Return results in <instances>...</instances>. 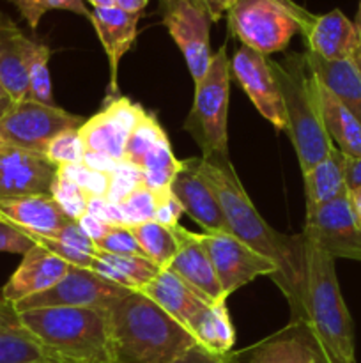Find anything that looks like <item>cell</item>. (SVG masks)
<instances>
[{"label": "cell", "mask_w": 361, "mask_h": 363, "mask_svg": "<svg viewBox=\"0 0 361 363\" xmlns=\"http://www.w3.org/2000/svg\"><path fill=\"white\" fill-rule=\"evenodd\" d=\"M115 6L130 13H144L147 0H115Z\"/></svg>", "instance_id": "816d5d0a"}, {"label": "cell", "mask_w": 361, "mask_h": 363, "mask_svg": "<svg viewBox=\"0 0 361 363\" xmlns=\"http://www.w3.org/2000/svg\"><path fill=\"white\" fill-rule=\"evenodd\" d=\"M345 181L349 191L361 188V156L360 158H347Z\"/></svg>", "instance_id": "f907efd6"}, {"label": "cell", "mask_w": 361, "mask_h": 363, "mask_svg": "<svg viewBox=\"0 0 361 363\" xmlns=\"http://www.w3.org/2000/svg\"><path fill=\"white\" fill-rule=\"evenodd\" d=\"M117 206H119L120 213H122L126 227L140 225V223L154 222L156 220L158 201H156L154 191L149 190L144 183L138 184V186Z\"/></svg>", "instance_id": "e575fe53"}, {"label": "cell", "mask_w": 361, "mask_h": 363, "mask_svg": "<svg viewBox=\"0 0 361 363\" xmlns=\"http://www.w3.org/2000/svg\"><path fill=\"white\" fill-rule=\"evenodd\" d=\"M69 262L35 243L23 255L21 264L2 287V301L13 305L25 298L42 293L55 286L69 272Z\"/></svg>", "instance_id": "d6986e66"}, {"label": "cell", "mask_w": 361, "mask_h": 363, "mask_svg": "<svg viewBox=\"0 0 361 363\" xmlns=\"http://www.w3.org/2000/svg\"><path fill=\"white\" fill-rule=\"evenodd\" d=\"M319 101H321L322 121L331 138L333 145L338 147L347 158L361 156V123L357 117L329 91L317 82Z\"/></svg>", "instance_id": "83f0119b"}, {"label": "cell", "mask_w": 361, "mask_h": 363, "mask_svg": "<svg viewBox=\"0 0 361 363\" xmlns=\"http://www.w3.org/2000/svg\"><path fill=\"white\" fill-rule=\"evenodd\" d=\"M76 223H78V227H80V229L84 230V233L87 234L92 241H94V243L98 240H101V238L105 236L110 229H112V225L105 223L103 220L96 218V216H92L91 213H84V215L76 220Z\"/></svg>", "instance_id": "7dc6e473"}, {"label": "cell", "mask_w": 361, "mask_h": 363, "mask_svg": "<svg viewBox=\"0 0 361 363\" xmlns=\"http://www.w3.org/2000/svg\"><path fill=\"white\" fill-rule=\"evenodd\" d=\"M200 238L227 298L257 277L269 275L275 279L278 275L275 262L255 252L232 234L202 233Z\"/></svg>", "instance_id": "7c38bea8"}, {"label": "cell", "mask_w": 361, "mask_h": 363, "mask_svg": "<svg viewBox=\"0 0 361 363\" xmlns=\"http://www.w3.org/2000/svg\"><path fill=\"white\" fill-rule=\"evenodd\" d=\"M27 233V230H25ZM28 236L34 240V243L41 245L45 247L46 250H50L52 254H55L57 257L64 259L66 262H69L71 266H80V268H92V262H94V255L87 254V252H81L78 248L71 247V245L62 243L59 240H53V238L48 236H41V234H34V233H27Z\"/></svg>", "instance_id": "60d3db41"}, {"label": "cell", "mask_w": 361, "mask_h": 363, "mask_svg": "<svg viewBox=\"0 0 361 363\" xmlns=\"http://www.w3.org/2000/svg\"><path fill=\"white\" fill-rule=\"evenodd\" d=\"M9 2L16 7L20 16L27 21L32 30H35L41 18L53 9L69 11V13L80 14L85 18L91 16V11L85 6V0H9Z\"/></svg>", "instance_id": "836d02e7"}, {"label": "cell", "mask_w": 361, "mask_h": 363, "mask_svg": "<svg viewBox=\"0 0 361 363\" xmlns=\"http://www.w3.org/2000/svg\"><path fill=\"white\" fill-rule=\"evenodd\" d=\"M227 18L229 30L265 57L285 50L299 32L289 0H239Z\"/></svg>", "instance_id": "52a82bcc"}, {"label": "cell", "mask_w": 361, "mask_h": 363, "mask_svg": "<svg viewBox=\"0 0 361 363\" xmlns=\"http://www.w3.org/2000/svg\"><path fill=\"white\" fill-rule=\"evenodd\" d=\"M55 176L57 165L45 155L0 145V201L34 195L52 197Z\"/></svg>", "instance_id": "2e32d148"}, {"label": "cell", "mask_w": 361, "mask_h": 363, "mask_svg": "<svg viewBox=\"0 0 361 363\" xmlns=\"http://www.w3.org/2000/svg\"><path fill=\"white\" fill-rule=\"evenodd\" d=\"M303 245V296L292 323L303 326L322 363H357L353 319L340 291L335 259L304 238Z\"/></svg>", "instance_id": "7a4b0ae2"}, {"label": "cell", "mask_w": 361, "mask_h": 363, "mask_svg": "<svg viewBox=\"0 0 361 363\" xmlns=\"http://www.w3.org/2000/svg\"><path fill=\"white\" fill-rule=\"evenodd\" d=\"M230 60L225 45L212 55L205 77L195 85L193 106L184 121V130L193 137L205 160L229 158Z\"/></svg>", "instance_id": "8992f818"}, {"label": "cell", "mask_w": 361, "mask_h": 363, "mask_svg": "<svg viewBox=\"0 0 361 363\" xmlns=\"http://www.w3.org/2000/svg\"><path fill=\"white\" fill-rule=\"evenodd\" d=\"M91 269L101 275L103 279L130 291H140L145 284L151 282L161 272V268L147 257L112 255L106 252H98L94 255Z\"/></svg>", "instance_id": "f1b7e54d"}, {"label": "cell", "mask_w": 361, "mask_h": 363, "mask_svg": "<svg viewBox=\"0 0 361 363\" xmlns=\"http://www.w3.org/2000/svg\"><path fill=\"white\" fill-rule=\"evenodd\" d=\"M140 13H130L120 7H92L91 20L110 64V98L117 96V69L119 62L137 39V25Z\"/></svg>", "instance_id": "44dd1931"}, {"label": "cell", "mask_w": 361, "mask_h": 363, "mask_svg": "<svg viewBox=\"0 0 361 363\" xmlns=\"http://www.w3.org/2000/svg\"><path fill=\"white\" fill-rule=\"evenodd\" d=\"M172 363H232V351L230 353H214V351H209L207 347L200 346V344H195Z\"/></svg>", "instance_id": "f6af8a7d"}, {"label": "cell", "mask_w": 361, "mask_h": 363, "mask_svg": "<svg viewBox=\"0 0 361 363\" xmlns=\"http://www.w3.org/2000/svg\"><path fill=\"white\" fill-rule=\"evenodd\" d=\"M184 213L183 206L177 201L176 197L170 191L168 197L158 201V209H156V222L161 223V225L168 227V229H176L179 225V218Z\"/></svg>", "instance_id": "bcb514c9"}, {"label": "cell", "mask_w": 361, "mask_h": 363, "mask_svg": "<svg viewBox=\"0 0 361 363\" xmlns=\"http://www.w3.org/2000/svg\"><path fill=\"white\" fill-rule=\"evenodd\" d=\"M7 98H9V96H7V92L4 91L2 84H0V99H7Z\"/></svg>", "instance_id": "6f0895ef"}, {"label": "cell", "mask_w": 361, "mask_h": 363, "mask_svg": "<svg viewBox=\"0 0 361 363\" xmlns=\"http://www.w3.org/2000/svg\"><path fill=\"white\" fill-rule=\"evenodd\" d=\"M115 363H172L197 344L190 330L140 291L106 305Z\"/></svg>", "instance_id": "3957f363"}, {"label": "cell", "mask_w": 361, "mask_h": 363, "mask_svg": "<svg viewBox=\"0 0 361 363\" xmlns=\"http://www.w3.org/2000/svg\"><path fill=\"white\" fill-rule=\"evenodd\" d=\"M34 245V240L25 230L0 216V252L25 255Z\"/></svg>", "instance_id": "b9f144b4"}, {"label": "cell", "mask_w": 361, "mask_h": 363, "mask_svg": "<svg viewBox=\"0 0 361 363\" xmlns=\"http://www.w3.org/2000/svg\"><path fill=\"white\" fill-rule=\"evenodd\" d=\"M232 363H322L310 337L297 323L278 335L241 353H232Z\"/></svg>", "instance_id": "603a6c76"}, {"label": "cell", "mask_w": 361, "mask_h": 363, "mask_svg": "<svg viewBox=\"0 0 361 363\" xmlns=\"http://www.w3.org/2000/svg\"><path fill=\"white\" fill-rule=\"evenodd\" d=\"M11 103H13V101H11L9 98H7V99H0V117H2L4 112H6V110L9 108Z\"/></svg>", "instance_id": "11a10c76"}, {"label": "cell", "mask_w": 361, "mask_h": 363, "mask_svg": "<svg viewBox=\"0 0 361 363\" xmlns=\"http://www.w3.org/2000/svg\"><path fill=\"white\" fill-rule=\"evenodd\" d=\"M57 174L71 183L78 184L88 197L106 199L110 188L108 174L98 172V170L88 169L84 163H71V165L57 167Z\"/></svg>", "instance_id": "d590c367"}, {"label": "cell", "mask_w": 361, "mask_h": 363, "mask_svg": "<svg viewBox=\"0 0 361 363\" xmlns=\"http://www.w3.org/2000/svg\"><path fill=\"white\" fill-rule=\"evenodd\" d=\"M170 191L180 202L184 213H188L204 233L230 234V227L214 191L195 172L190 160L180 162V170L173 177Z\"/></svg>", "instance_id": "ac0fdd59"}, {"label": "cell", "mask_w": 361, "mask_h": 363, "mask_svg": "<svg viewBox=\"0 0 361 363\" xmlns=\"http://www.w3.org/2000/svg\"><path fill=\"white\" fill-rule=\"evenodd\" d=\"M195 172L211 186L218 199L230 234L253 248L260 255L273 261L278 268L275 284L287 298L292 311V318L299 314L301 296L304 286V245L303 236H285L280 234L258 215L255 206L229 158H190Z\"/></svg>", "instance_id": "6da1fadb"}, {"label": "cell", "mask_w": 361, "mask_h": 363, "mask_svg": "<svg viewBox=\"0 0 361 363\" xmlns=\"http://www.w3.org/2000/svg\"><path fill=\"white\" fill-rule=\"evenodd\" d=\"M0 216L9 220L21 230L48 238L74 222L52 197L45 195L0 201Z\"/></svg>", "instance_id": "cb8c5ba5"}, {"label": "cell", "mask_w": 361, "mask_h": 363, "mask_svg": "<svg viewBox=\"0 0 361 363\" xmlns=\"http://www.w3.org/2000/svg\"><path fill=\"white\" fill-rule=\"evenodd\" d=\"M163 23L184 55L195 85L211 64V18L193 0H159Z\"/></svg>", "instance_id": "8fae6325"}, {"label": "cell", "mask_w": 361, "mask_h": 363, "mask_svg": "<svg viewBox=\"0 0 361 363\" xmlns=\"http://www.w3.org/2000/svg\"><path fill=\"white\" fill-rule=\"evenodd\" d=\"M130 230L142 250L145 252L147 259H151L161 269L168 268L177 252V241L172 229L154 220V222H145L140 225H131Z\"/></svg>", "instance_id": "4dcf8cb0"}, {"label": "cell", "mask_w": 361, "mask_h": 363, "mask_svg": "<svg viewBox=\"0 0 361 363\" xmlns=\"http://www.w3.org/2000/svg\"><path fill=\"white\" fill-rule=\"evenodd\" d=\"M140 293L151 298L158 307L186 328L191 319L209 305L170 269H161L151 282L142 287Z\"/></svg>", "instance_id": "d4e9b609"}, {"label": "cell", "mask_w": 361, "mask_h": 363, "mask_svg": "<svg viewBox=\"0 0 361 363\" xmlns=\"http://www.w3.org/2000/svg\"><path fill=\"white\" fill-rule=\"evenodd\" d=\"M165 137L166 133L163 131L158 119H156L152 113L145 112V116L142 117L140 123L137 124L133 133L130 135V140H127L126 144V151H124V162L133 165L134 169H138L142 160H144L145 156L152 151V147Z\"/></svg>", "instance_id": "d6a6232c"}, {"label": "cell", "mask_w": 361, "mask_h": 363, "mask_svg": "<svg viewBox=\"0 0 361 363\" xmlns=\"http://www.w3.org/2000/svg\"><path fill=\"white\" fill-rule=\"evenodd\" d=\"M96 248L99 252H106L112 255H137V257H147L138 241L134 240L130 227L115 225L101 238L96 241Z\"/></svg>", "instance_id": "f35d334b"}, {"label": "cell", "mask_w": 361, "mask_h": 363, "mask_svg": "<svg viewBox=\"0 0 361 363\" xmlns=\"http://www.w3.org/2000/svg\"><path fill=\"white\" fill-rule=\"evenodd\" d=\"M52 199L60 206L64 213L71 220L76 222L84 213H87L88 195L81 190L78 184L64 179L59 174L55 176V181L52 184Z\"/></svg>", "instance_id": "74e56055"}, {"label": "cell", "mask_w": 361, "mask_h": 363, "mask_svg": "<svg viewBox=\"0 0 361 363\" xmlns=\"http://www.w3.org/2000/svg\"><path fill=\"white\" fill-rule=\"evenodd\" d=\"M87 213H91L92 216L103 220V222L108 223V225H112V227H115V225L126 227V223H124V216H122V213H120L119 206L112 204V202H108L106 199L88 197Z\"/></svg>", "instance_id": "ee69618b"}, {"label": "cell", "mask_w": 361, "mask_h": 363, "mask_svg": "<svg viewBox=\"0 0 361 363\" xmlns=\"http://www.w3.org/2000/svg\"><path fill=\"white\" fill-rule=\"evenodd\" d=\"M188 330L197 344L214 353H230L236 344V330L229 315L227 301L207 305L190 321Z\"/></svg>", "instance_id": "f546056e"}, {"label": "cell", "mask_w": 361, "mask_h": 363, "mask_svg": "<svg viewBox=\"0 0 361 363\" xmlns=\"http://www.w3.org/2000/svg\"><path fill=\"white\" fill-rule=\"evenodd\" d=\"M127 293L130 289L103 279L92 269L71 266L69 272L55 286L34 294V296L16 301L13 303V308L16 312L48 307L103 308L105 311L106 305Z\"/></svg>", "instance_id": "9c48e42d"}, {"label": "cell", "mask_w": 361, "mask_h": 363, "mask_svg": "<svg viewBox=\"0 0 361 363\" xmlns=\"http://www.w3.org/2000/svg\"><path fill=\"white\" fill-rule=\"evenodd\" d=\"M269 64L283 98L285 131L296 149L301 172L306 174L333 149L322 121L317 78L308 69L304 53H290L280 62L269 59Z\"/></svg>", "instance_id": "5b68a950"}, {"label": "cell", "mask_w": 361, "mask_h": 363, "mask_svg": "<svg viewBox=\"0 0 361 363\" xmlns=\"http://www.w3.org/2000/svg\"><path fill=\"white\" fill-rule=\"evenodd\" d=\"M35 45L7 14L0 13V84L11 101L27 98L28 67Z\"/></svg>", "instance_id": "ffe728a7"}, {"label": "cell", "mask_w": 361, "mask_h": 363, "mask_svg": "<svg viewBox=\"0 0 361 363\" xmlns=\"http://www.w3.org/2000/svg\"><path fill=\"white\" fill-rule=\"evenodd\" d=\"M50 55H52V50L48 46L42 43L35 45L30 67H28V92L25 99L45 106H57L52 94V80H50Z\"/></svg>", "instance_id": "1f68e13d"}, {"label": "cell", "mask_w": 361, "mask_h": 363, "mask_svg": "<svg viewBox=\"0 0 361 363\" xmlns=\"http://www.w3.org/2000/svg\"><path fill=\"white\" fill-rule=\"evenodd\" d=\"M360 59H361V50H360Z\"/></svg>", "instance_id": "680465c9"}, {"label": "cell", "mask_w": 361, "mask_h": 363, "mask_svg": "<svg viewBox=\"0 0 361 363\" xmlns=\"http://www.w3.org/2000/svg\"><path fill=\"white\" fill-rule=\"evenodd\" d=\"M193 2H197L209 14L211 21H219L223 14L229 13L239 0H193Z\"/></svg>", "instance_id": "681fc988"}, {"label": "cell", "mask_w": 361, "mask_h": 363, "mask_svg": "<svg viewBox=\"0 0 361 363\" xmlns=\"http://www.w3.org/2000/svg\"><path fill=\"white\" fill-rule=\"evenodd\" d=\"M172 230L177 241V252L166 269L188 284L205 303L216 305L227 301V294L219 286L200 234L191 233L180 225Z\"/></svg>", "instance_id": "e0dca14e"}, {"label": "cell", "mask_w": 361, "mask_h": 363, "mask_svg": "<svg viewBox=\"0 0 361 363\" xmlns=\"http://www.w3.org/2000/svg\"><path fill=\"white\" fill-rule=\"evenodd\" d=\"M81 163H84V165H87L88 169L98 170V172L108 174V176H110V174H112L113 170L119 167L120 162H117V160L110 158V156H106V155H103V152L85 151Z\"/></svg>", "instance_id": "c3c4849f"}, {"label": "cell", "mask_w": 361, "mask_h": 363, "mask_svg": "<svg viewBox=\"0 0 361 363\" xmlns=\"http://www.w3.org/2000/svg\"><path fill=\"white\" fill-rule=\"evenodd\" d=\"M142 183L140 170L126 162H120L119 167L110 174V188L106 201L112 204H119L127 197L138 184Z\"/></svg>", "instance_id": "ab89813d"}, {"label": "cell", "mask_w": 361, "mask_h": 363, "mask_svg": "<svg viewBox=\"0 0 361 363\" xmlns=\"http://www.w3.org/2000/svg\"><path fill=\"white\" fill-rule=\"evenodd\" d=\"M289 7L299 25L306 52L326 60L360 55L361 35L356 23H353L342 11L333 9L326 14H314L292 0H289Z\"/></svg>", "instance_id": "4fadbf2b"}, {"label": "cell", "mask_w": 361, "mask_h": 363, "mask_svg": "<svg viewBox=\"0 0 361 363\" xmlns=\"http://www.w3.org/2000/svg\"><path fill=\"white\" fill-rule=\"evenodd\" d=\"M50 238L62 241V243L71 245V247L78 248V250H81V252H87V254H91V255H96L99 252L98 248H96L94 241H92L91 238H88L87 234H85L84 230L78 227L76 222H73V223H69V225L62 227V229L57 230V233L53 234V236H50Z\"/></svg>", "instance_id": "7bdbcfd3"}, {"label": "cell", "mask_w": 361, "mask_h": 363, "mask_svg": "<svg viewBox=\"0 0 361 363\" xmlns=\"http://www.w3.org/2000/svg\"><path fill=\"white\" fill-rule=\"evenodd\" d=\"M85 121L59 106L13 101L0 117V145L27 149L45 155L50 140L60 131L80 128Z\"/></svg>", "instance_id": "ba28073f"}, {"label": "cell", "mask_w": 361, "mask_h": 363, "mask_svg": "<svg viewBox=\"0 0 361 363\" xmlns=\"http://www.w3.org/2000/svg\"><path fill=\"white\" fill-rule=\"evenodd\" d=\"M349 197H350V204H353V209H354V215H356L357 225H360L361 229V188L350 190Z\"/></svg>", "instance_id": "f5cc1de1"}, {"label": "cell", "mask_w": 361, "mask_h": 363, "mask_svg": "<svg viewBox=\"0 0 361 363\" xmlns=\"http://www.w3.org/2000/svg\"><path fill=\"white\" fill-rule=\"evenodd\" d=\"M356 27H357V32H360V35H361V2H360V13H357V23H356Z\"/></svg>", "instance_id": "9f6ffc18"}, {"label": "cell", "mask_w": 361, "mask_h": 363, "mask_svg": "<svg viewBox=\"0 0 361 363\" xmlns=\"http://www.w3.org/2000/svg\"><path fill=\"white\" fill-rule=\"evenodd\" d=\"M301 236L333 259L361 262V229L350 204L349 191L328 204L308 209Z\"/></svg>", "instance_id": "30bf717a"}, {"label": "cell", "mask_w": 361, "mask_h": 363, "mask_svg": "<svg viewBox=\"0 0 361 363\" xmlns=\"http://www.w3.org/2000/svg\"><path fill=\"white\" fill-rule=\"evenodd\" d=\"M92 4V7H113L115 0H87Z\"/></svg>", "instance_id": "db71d44e"}, {"label": "cell", "mask_w": 361, "mask_h": 363, "mask_svg": "<svg viewBox=\"0 0 361 363\" xmlns=\"http://www.w3.org/2000/svg\"><path fill=\"white\" fill-rule=\"evenodd\" d=\"M347 156L333 145L331 152L321 163L303 174L304 195H306V211L335 201L347 194Z\"/></svg>", "instance_id": "4316f807"}, {"label": "cell", "mask_w": 361, "mask_h": 363, "mask_svg": "<svg viewBox=\"0 0 361 363\" xmlns=\"http://www.w3.org/2000/svg\"><path fill=\"white\" fill-rule=\"evenodd\" d=\"M308 69L319 84L343 103L361 123V59L360 55L340 60H326L304 52Z\"/></svg>", "instance_id": "7402d4cb"}, {"label": "cell", "mask_w": 361, "mask_h": 363, "mask_svg": "<svg viewBox=\"0 0 361 363\" xmlns=\"http://www.w3.org/2000/svg\"><path fill=\"white\" fill-rule=\"evenodd\" d=\"M16 314L55 363H115L108 314L103 308L48 307Z\"/></svg>", "instance_id": "277c9868"}, {"label": "cell", "mask_w": 361, "mask_h": 363, "mask_svg": "<svg viewBox=\"0 0 361 363\" xmlns=\"http://www.w3.org/2000/svg\"><path fill=\"white\" fill-rule=\"evenodd\" d=\"M80 128L60 131L59 135L50 140L45 156L53 165H71V163H81L84 160V142L80 138Z\"/></svg>", "instance_id": "8d00e7d4"}, {"label": "cell", "mask_w": 361, "mask_h": 363, "mask_svg": "<svg viewBox=\"0 0 361 363\" xmlns=\"http://www.w3.org/2000/svg\"><path fill=\"white\" fill-rule=\"evenodd\" d=\"M145 116V110L127 98H117L106 108L80 126L85 151L103 152L117 162H124L130 135Z\"/></svg>", "instance_id": "9a60e30c"}, {"label": "cell", "mask_w": 361, "mask_h": 363, "mask_svg": "<svg viewBox=\"0 0 361 363\" xmlns=\"http://www.w3.org/2000/svg\"><path fill=\"white\" fill-rule=\"evenodd\" d=\"M0 363H55L6 301H0Z\"/></svg>", "instance_id": "484cf974"}, {"label": "cell", "mask_w": 361, "mask_h": 363, "mask_svg": "<svg viewBox=\"0 0 361 363\" xmlns=\"http://www.w3.org/2000/svg\"><path fill=\"white\" fill-rule=\"evenodd\" d=\"M230 74L236 77L260 116L278 131L285 130L287 117L283 98L268 57L243 45L236 50L230 60Z\"/></svg>", "instance_id": "5bb4252c"}]
</instances>
